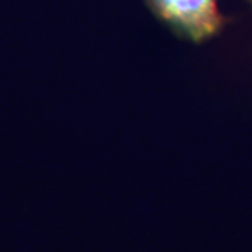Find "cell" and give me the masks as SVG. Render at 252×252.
<instances>
[{
    "label": "cell",
    "instance_id": "obj_1",
    "mask_svg": "<svg viewBox=\"0 0 252 252\" xmlns=\"http://www.w3.org/2000/svg\"><path fill=\"white\" fill-rule=\"evenodd\" d=\"M153 11L181 36L202 42L221 27L217 0H147Z\"/></svg>",
    "mask_w": 252,
    "mask_h": 252
}]
</instances>
